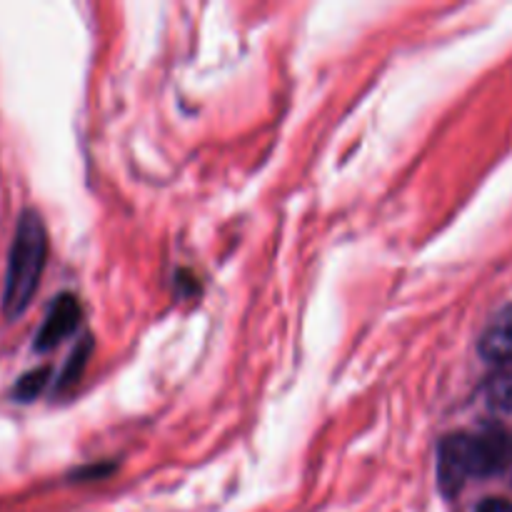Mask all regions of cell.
<instances>
[{"label": "cell", "instance_id": "52a82bcc", "mask_svg": "<svg viewBox=\"0 0 512 512\" xmlns=\"http://www.w3.org/2000/svg\"><path fill=\"white\" fill-rule=\"evenodd\" d=\"M488 400L493 408L503 410V413H512V375L495 378L493 383H490Z\"/></svg>", "mask_w": 512, "mask_h": 512}, {"label": "cell", "instance_id": "ba28073f", "mask_svg": "<svg viewBox=\"0 0 512 512\" xmlns=\"http://www.w3.org/2000/svg\"><path fill=\"white\" fill-rule=\"evenodd\" d=\"M475 512H512V503L500 498H490L485 503H480V508Z\"/></svg>", "mask_w": 512, "mask_h": 512}, {"label": "cell", "instance_id": "3957f363", "mask_svg": "<svg viewBox=\"0 0 512 512\" xmlns=\"http://www.w3.org/2000/svg\"><path fill=\"white\" fill-rule=\"evenodd\" d=\"M78 323H80L78 300H75L73 295H60V298L50 305L48 315H45L38 335H35V350L45 353V350L63 343L65 338H70V335L78 330Z\"/></svg>", "mask_w": 512, "mask_h": 512}, {"label": "cell", "instance_id": "277c9868", "mask_svg": "<svg viewBox=\"0 0 512 512\" xmlns=\"http://www.w3.org/2000/svg\"><path fill=\"white\" fill-rule=\"evenodd\" d=\"M478 350L488 363H512V305L490 320L488 328L480 335Z\"/></svg>", "mask_w": 512, "mask_h": 512}, {"label": "cell", "instance_id": "7a4b0ae2", "mask_svg": "<svg viewBox=\"0 0 512 512\" xmlns=\"http://www.w3.org/2000/svg\"><path fill=\"white\" fill-rule=\"evenodd\" d=\"M45 260H48V233H45L43 220L33 210H25L15 228L8 268H5L3 315L8 320L20 318L28 310L40 285Z\"/></svg>", "mask_w": 512, "mask_h": 512}, {"label": "cell", "instance_id": "5b68a950", "mask_svg": "<svg viewBox=\"0 0 512 512\" xmlns=\"http://www.w3.org/2000/svg\"><path fill=\"white\" fill-rule=\"evenodd\" d=\"M90 353H93V340L83 338L78 343V348L73 350V355L68 358V363H65L63 373L58 375V390H65V388H70V385L78 383L80 375H83V370H85V365H88Z\"/></svg>", "mask_w": 512, "mask_h": 512}, {"label": "cell", "instance_id": "6da1fadb", "mask_svg": "<svg viewBox=\"0 0 512 512\" xmlns=\"http://www.w3.org/2000/svg\"><path fill=\"white\" fill-rule=\"evenodd\" d=\"M512 463V435L503 425L448 435L438 450V483L445 495L463 490L470 478H490Z\"/></svg>", "mask_w": 512, "mask_h": 512}, {"label": "cell", "instance_id": "8992f818", "mask_svg": "<svg viewBox=\"0 0 512 512\" xmlns=\"http://www.w3.org/2000/svg\"><path fill=\"white\" fill-rule=\"evenodd\" d=\"M48 380H50V370L48 368L30 370V373H25L23 378L15 383L13 398L18 400V403H30V400H35L40 393H43L45 385H48Z\"/></svg>", "mask_w": 512, "mask_h": 512}]
</instances>
